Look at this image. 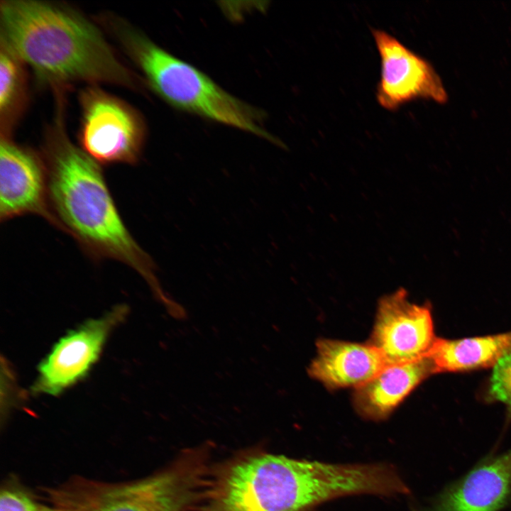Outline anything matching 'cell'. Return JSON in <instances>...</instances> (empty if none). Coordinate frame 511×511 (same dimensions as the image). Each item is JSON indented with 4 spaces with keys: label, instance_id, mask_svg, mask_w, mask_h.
Returning <instances> with one entry per match:
<instances>
[{
    "label": "cell",
    "instance_id": "1",
    "mask_svg": "<svg viewBox=\"0 0 511 511\" xmlns=\"http://www.w3.org/2000/svg\"><path fill=\"white\" fill-rule=\"evenodd\" d=\"M0 19L1 45L44 82L138 87L98 28L73 10L38 1H2Z\"/></svg>",
    "mask_w": 511,
    "mask_h": 511
},
{
    "label": "cell",
    "instance_id": "6",
    "mask_svg": "<svg viewBox=\"0 0 511 511\" xmlns=\"http://www.w3.org/2000/svg\"><path fill=\"white\" fill-rule=\"evenodd\" d=\"M80 101L82 149L99 164L137 163L146 133L141 115L125 102L95 87L82 92Z\"/></svg>",
    "mask_w": 511,
    "mask_h": 511
},
{
    "label": "cell",
    "instance_id": "4",
    "mask_svg": "<svg viewBox=\"0 0 511 511\" xmlns=\"http://www.w3.org/2000/svg\"><path fill=\"white\" fill-rule=\"evenodd\" d=\"M114 30L149 87L182 111L274 141L264 127L262 110L231 95L206 74L176 57L122 22Z\"/></svg>",
    "mask_w": 511,
    "mask_h": 511
},
{
    "label": "cell",
    "instance_id": "13",
    "mask_svg": "<svg viewBox=\"0 0 511 511\" xmlns=\"http://www.w3.org/2000/svg\"><path fill=\"white\" fill-rule=\"evenodd\" d=\"M434 373L433 364L427 356L410 363L387 364L373 378L356 388L354 407L366 419H384L422 380Z\"/></svg>",
    "mask_w": 511,
    "mask_h": 511
},
{
    "label": "cell",
    "instance_id": "15",
    "mask_svg": "<svg viewBox=\"0 0 511 511\" xmlns=\"http://www.w3.org/2000/svg\"><path fill=\"white\" fill-rule=\"evenodd\" d=\"M22 64L16 56L1 45V136H10L11 128L26 103V79Z\"/></svg>",
    "mask_w": 511,
    "mask_h": 511
},
{
    "label": "cell",
    "instance_id": "5",
    "mask_svg": "<svg viewBox=\"0 0 511 511\" xmlns=\"http://www.w3.org/2000/svg\"><path fill=\"white\" fill-rule=\"evenodd\" d=\"M194 483L189 472L175 468L128 482L76 477L44 493L60 511H182L192 500Z\"/></svg>",
    "mask_w": 511,
    "mask_h": 511
},
{
    "label": "cell",
    "instance_id": "10",
    "mask_svg": "<svg viewBox=\"0 0 511 511\" xmlns=\"http://www.w3.org/2000/svg\"><path fill=\"white\" fill-rule=\"evenodd\" d=\"M126 313V307H116L59 340L40 363L33 391L55 395L82 378L99 358L111 329Z\"/></svg>",
    "mask_w": 511,
    "mask_h": 511
},
{
    "label": "cell",
    "instance_id": "7",
    "mask_svg": "<svg viewBox=\"0 0 511 511\" xmlns=\"http://www.w3.org/2000/svg\"><path fill=\"white\" fill-rule=\"evenodd\" d=\"M371 32L380 59L376 99L383 108L395 111L417 99L446 101L441 80L428 61L388 32Z\"/></svg>",
    "mask_w": 511,
    "mask_h": 511
},
{
    "label": "cell",
    "instance_id": "17",
    "mask_svg": "<svg viewBox=\"0 0 511 511\" xmlns=\"http://www.w3.org/2000/svg\"><path fill=\"white\" fill-rule=\"evenodd\" d=\"M490 388L493 396L507 405L508 417L511 418V353L495 363Z\"/></svg>",
    "mask_w": 511,
    "mask_h": 511
},
{
    "label": "cell",
    "instance_id": "14",
    "mask_svg": "<svg viewBox=\"0 0 511 511\" xmlns=\"http://www.w3.org/2000/svg\"><path fill=\"white\" fill-rule=\"evenodd\" d=\"M510 353L511 331L454 340L436 338L427 357L436 373L490 367Z\"/></svg>",
    "mask_w": 511,
    "mask_h": 511
},
{
    "label": "cell",
    "instance_id": "12",
    "mask_svg": "<svg viewBox=\"0 0 511 511\" xmlns=\"http://www.w3.org/2000/svg\"><path fill=\"white\" fill-rule=\"evenodd\" d=\"M309 368V375L329 388H358L377 375L387 364L369 343L322 339Z\"/></svg>",
    "mask_w": 511,
    "mask_h": 511
},
{
    "label": "cell",
    "instance_id": "3",
    "mask_svg": "<svg viewBox=\"0 0 511 511\" xmlns=\"http://www.w3.org/2000/svg\"><path fill=\"white\" fill-rule=\"evenodd\" d=\"M385 482L378 463L334 464L259 454L229 468L216 488L214 511H313L343 496L380 495Z\"/></svg>",
    "mask_w": 511,
    "mask_h": 511
},
{
    "label": "cell",
    "instance_id": "8",
    "mask_svg": "<svg viewBox=\"0 0 511 511\" xmlns=\"http://www.w3.org/2000/svg\"><path fill=\"white\" fill-rule=\"evenodd\" d=\"M436 338L429 307L411 303L400 289L379 302L368 343L386 364H397L426 357Z\"/></svg>",
    "mask_w": 511,
    "mask_h": 511
},
{
    "label": "cell",
    "instance_id": "9",
    "mask_svg": "<svg viewBox=\"0 0 511 511\" xmlns=\"http://www.w3.org/2000/svg\"><path fill=\"white\" fill-rule=\"evenodd\" d=\"M26 214L39 216L62 230L49 202L45 160L10 137L1 136L0 221Z\"/></svg>",
    "mask_w": 511,
    "mask_h": 511
},
{
    "label": "cell",
    "instance_id": "11",
    "mask_svg": "<svg viewBox=\"0 0 511 511\" xmlns=\"http://www.w3.org/2000/svg\"><path fill=\"white\" fill-rule=\"evenodd\" d=\"M511 500V449L480 461L418 511H500Z\"/></svg>",
    "mask_w": 511,
    "mask_h": 511
},
{
    "label": "cell",
    "instance_id": "16",
    "mask_svg": "<svg viewBox=\"0 0 511 511\" xmlns=\"http://www.w3.org/2000/svg\"><path fill=\"white\" fill-rule=\"evenodd\" d=\"M0 511H60L54 506L38 502L18 487L6 486L0 493Z\"/></svg>",
    "mask_w": 511,
    "mask_h": 511
},
{
    "label": "cell",
    "instance_id": "2",
    "mask_svg": "<svg viewBox=\"0 0 511 511\" xmlns=\"http://www.w3.org/2000/svg\"><path fill=\"white\" fill-rule=\"evenodd\" d=\"M44 160L50 207L62 230L92 257L132 268L160 294L152 260L124 224L99 164L72 143L61 121L47 136Z\"/></svg>",
    "mask_w": 511,
    "mask_h": 511
}]
</instances>
